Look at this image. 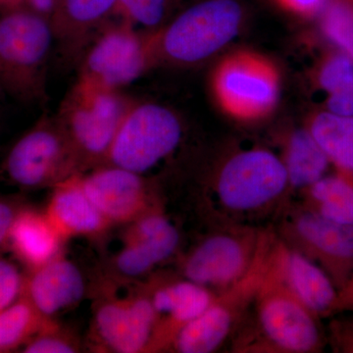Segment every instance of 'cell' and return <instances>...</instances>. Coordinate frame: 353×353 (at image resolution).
I'll return each mask as SVG.
<instances>
[{"mask_svg": "<svg viewBox=\"0 0 353 353\" xmlns=\"http://www.w3.org/2000/svg\"><path fill=\"white\" fill-rule=\"evenodd\" d=\"M4 168L16 185L39 188L57 185L82 167L55 116H43L16 141Z\"/></svg>", "mask_w": 353, "mask_h": 353, "instance_id": "30bf717a", "label": "cell"}, {"mask_svg": "<svg viewBox=\"0 0 353 353\" xmlns=\"http://www.w3.org/2000/svg\"><path fill=\"white\" fill-rule=\"evenodd\" d=\"M79 178L88 199L109 223L127 222L143 214L148 192L141 174L103 165Z\"/></svg>", "mask_w": 353, "mask_h": 353, "instance_id": "7c38bea8", "label": "cell"}, {"mask_svg": "<svg viewBox=\"0 0 353 353\" xmlns=\"http://www.w3.org/2000/svg\"><path fill=\"white\" fill-rule=\"evenodd\" d=\"M157 320L152 299L139 296L129 303L102 304L95 315V326L113 352L137 353L152 345Z\"/></svg>", "mask_w": 353, "mask_h": 353, "instance_id": "5bb4252c", "label": "cell"}, {"mask_svg": "<svg viewBox=\"0 0 353 353\" xmlns=\"http://www.w3.org/2000/svg\"><path fill=\"white\" fill-rule=\"evenodd\" d=\"M79 176L80 173L55 185L46 210V217L62 239L101 233L109 224L83 192Z\"/></svg>", "mask_w": 353, "mask_h": 353, "instance_id": "d6986e66", "label": "cell"}, {"mask_svg": "<svg viewBox=\"0 0 353 353\" xmlns=\"http://www.w3.org/2000/svg\"><path fill=\"white\" fill-rule=\"evenodd\" d=\"M180 243L178 230L161 213H143L137 218L127 243L150 269L176 252Z\"/></svg>", "mask_w": 353, "mask_h": 353, "instance_id": "7402d4cb", "label": "cell"}, {"mask_svg": "<svg viewBox=\"0 0 353 353\" xmlns=\"http://www.w3.org/2000/svg\"><path fill=\"white\" fill-rule=\"evenodd\" d=\"M58 0H23V6L50 18Z\"/></svg>", "mask_w": 353, "mask_h": 353, "instance_id": "836d02e7", "label": "cell"}, {"mask_svg": "<svg viewBox=\"0 0 353 353\" xmlns=\"http://www.w3.org/2000/svg\"><path fill=\"white\" fill-rule=\"evenodd\" d=\"M8 241L16 255L37 269L58 257L62 236L46 214L24 210L16 215Z\"/></svg>", "mask_w": 353, "mask_h": 353, "instance_id": "ffe728a7", "label": "cell"}, {"mask_svg": "<svg viewBox=\"0 0 353 353\" xmlns=\"http://www.w3.org/2000/svg\"><path fill=\"white\" fill-rule=\"evenodd\" d=\"M16 215L17 212L11 204L0 201V246L8 240L9 232Z\"/></svg>", "mask_w": 353, "mask_h": 353, "instance_id": "d6a6232c", "label": "cell"}, {"mask_svg": "<svg viewBox=\"0 0 353 353\" xmlns=\"http://www.w3.org/2000/svg\"><path fill=\"white\" fill-rule=\"evenodd\" d=\"M275 234L267 232L245 275L215 294L208 308L178 332L172 345L181 353H210L234 336L245 319L270 264Z\"/></svg>", "mask_w": 353, "mask_h": 353, "instance_id": "52a82bcc", "label": "cell"}, {"mask_svg": "<svg viewBox=\"0 0 353 353\" xmlns=\"http://www.w3.org/2000/svg\"><path fill=\"white\" fill-rule=\"evenodd\" d=\"M54 46L50 18L25 6L0 12V88L26 103L46 104Z\"/></svg>", "mask_w": 353, "mask_h": 353, "instance_id": "6da1fadb", "label": "cell"}, {"mask_svg": "<svg viewBox=\"0 0 353 353\" xmlns=\"http://www.w3.org/2000/svg\"><path fill=\"white\" fill-rule=\"evenodd\" d=\"M282 78L270 58L252 50L231 51L213 67L209 88L216 105L239 122L269 117L280 99Z\"/></svg>", "mask_w": 353, "mask_h": 353, "instance_id": "5b68a950", "label": "cell"}, {"mask_svg": "<svg viewBox=\"0 0 353 353\" xmlns=\"http://www.w3.org/2000/svg\"><path fill=\"white\" fill-rule=\"evenodd\" d=\"M85 280L81 271L69 260L57 257L34 269L25 283V299L41 317H50L82 301Z\"/></svg>", "mask_w": 353, "mask_h": 353, "instance_id": "ac0fdd59", "label": "cell"}, {"mask_svg": "<svg viewBox=\"0 0 353 353\" xmlns=\"http://www.w3.org/2000/svg\"><path fill=\"white\" fill-rule=\"evenodd\" d=\"M289 189L282 159L263 148L230 155L217 171L214 183L220 205L243 215L270 208Z\"/></svg>", "mask_w": 353, "mask_h": 353, "instance_id": "9c48e42d", "label": "cell"}, {"mask_svg": "<svg viewBox=\"0 0 353 353\" xmlns=\"http://www.w3.org/2000/svg\"><path fill=\"white\" fill-rule=\"evenodd\" d=\"M118 3L119 0H58L50 20L60 55L67 61H80Z\"/></svg>", "mask_w": 353, "mask_h": 353, "instance_id": "9a60e30c", "label": "cell"}, {"mask_svg": "<svg viewBox=\"0 0 353 353\" xmlns=\"http://www.w3.org/2000/svg\"><path fill=\"white\" fill-rule=\"evenodd\" d=\"M329 160L353 173V117L338 114H316L306 127Z\"/></svg>", "mask_w": 353, "mask_h": 353, "instance_id": "603a6c76", "label": "cell"}, {"mask_svg": "<svg viewBox=\"0 0 353 353\" xmlns=\"http://www.w3.org/2000/svg\"><path fill=\"white\" fill-rule=\"evenodd\" d=\"M136 99L123 90H109L77 80L55 118L81 167L102 166L125 116Z\"/></svg>", "mask_w": 353, "mask_h": 353, "instance_id": "277c9868", "label": "cell"}, {"mask_svg": "<svg viewBox=\"0 0 353 353\" xmlns=\"http://www.w3.org/2000/svg\"><path fill=\"white\" fill-rule=\"evenodd\" d=\"M273 259L281 277L294 296L317 316L332 310L338 301V292L321 267L284 241L276 239Z\"/></svg>", "mask_w": 353, "mask_h": 353, "instance_id": "2e32d148", "label": "cell"}, {"mask_svg": "<svg viewBox=\"0 0 353 353\" xmlns=\"http://www.w3.org/2000/svg\"><path fill=\"white\" fill-rule=\"evenodd\" d=\"M77 80L109 90H123L158 66L153 31L126 21L108 22L80 59Z\"/></svg>", "mask_w": 353, "mask_h": 353, "instance_id": "8992f818", "label": "cell"}, {"mask_svg": "<svg viewBox=\"0 0 353 353\" xmlns=\"http://www.w3.org/2000/svg\"><path fill=\"white\" fill-rule=\"evenodd\" d=\"M24 281L15 265L0 259V312L10 307L24 292Z\"/></svg>", "mask_w": 353, "mask_h": 353, "instance_id": "f1b7e54d", "label": "cell"}, {"mask_svg": "<svg viewBox=\"0 0 353 353\" xmlns=\"http://www.w3.org/2000/svg\"><path fill=\"white\" fill-rule=\"evenodd\" d=\"M266 233L243 226L211 234L188 255L183 276L211 290L227 289L252 267Z\"/></svg>", "mask_w": 353, "mask_h": 353, "instance_id": "8fae6325", "label": "cell"}, {"mask_svg": "<svg viewBox=\"0 0 353 353\" xmlns=\"http://www.w3.org/2000/svg\"><path fill=\"white\" fill-rule=\"evenodd\" d=\"M319 15L325 36L353 59V0H326Z\"/></svg>", "mask_w": 353, "mask_h": 353, "instance_id": "484cf974", "label": "cell"}, {"mask_svg": "<svg viewBox=\"0 0 353 353\" xmlns=\"http://www.w3.org/2000/svg\"><path fill=\"white\" fill-rule=\"evenodd\" d=\"M305 190L309 210L334 222L353 224V185L347 179L322 176Z\"/></svg>", "mask_w": 353, "mask_h": 353, "instance_id": "cb8c5ba5", "label": "cell"}, {"mask_svg": "<svg viewBox=\"0 0 353 353\" xmlns=\"http://www.w3.org/2000/svg\"><path fill=\"white\" fill-rule=\"evenodd\" d=\"M182 137V121L178 114L157 102L136 99L103 165L143 175L175 152Z\"/></svg>", "mask_w": 353, "mask_h": 353, "instance_id": "ba28073f", "label": "cell"}, {"mask_svg": "<svg viewBox=\"0 0 353 353\" xmlns=\"http://www.w3.org/2000/svg\"><path fill=\"white\" fill-rule=\"evenodd\" d=\"M24 352L72 353L76 352V347L60 336H53L52 334H41L27 343Z\"/></svg>", "mask_w": 353, "mask_h": 353, "instance_id": "f546056e", "label": "cell"}, {"mask_svg": "<svg viewBox=\"0 0 353 353\" xmlns=\"http://www.w3.org/2000/svg\"><path fill=\"white\" fill-rule=\"evenodd\" d=\"M179 0H119L114 16L141 30L153 31L168 20Z\"/></svg>", "mask_w": 353, "mask_h": 353, "instance_id": "4316f807", "label": "cell"}, {"mask_svg": "<svg viewBox=\"0 0 353 353\" xmlns=\"http://www.w3.org/2000/svg\"><path fill=\"white\" fill-rule=\"evenodd\" d=\"M327 108L330 112L353 117V78L347 85L330 94Z\"/></svg>", "mask_w": 353, "mask_h": 353, "instance_id": "1f68e13d", "label": "cell"}, {"mask_svg": "<svg viewBox=\"0 0 353 353\" xmlns=\"http://www.w3.org/2000/svg\"><path fill=\"white\" fill-rule=\"evenodd\" d=\"M287 172L290 188L307 189L324 176L329 158L307 128L287 134L281 157Z\"/></svg>", "mask_w": 353, "mask_h": 353, "instance_id": "44dd1931", "label": "cell"}, {"mask_svg": "<svg viewBox=\"0 0 353 353\" xmlns=\"http://www.w3.org/2000/svg\"><path fill=\"white\" fill-rule=\"evenodd\" d=\"M276 6L285 12L297 18L313 17L319 15L326 0H273Z\"/></svg>", "mask_w": 353, "mask_h": 353, "instance_id": "4dcf8cb0", "label": "cell"}, {"mask_svg": "<svg viewBox=\"0 0 353 353\" xmlns=\"http://www.w3.org/2000/svg\"><path fill=\"white\" fill-rule=\"evenodd\" d=\"M23 6V0H0V12Z\"/></svg>", "mask_w": 353, "mask_h": 353, "instance_id": "e575fe53", "label": "cell"}, {"mask_svg": "<svg viewBox=\"0 0 353 353\" xmlns=\"http://www.w3.org/2000/svg\"><path fill=\"white\" fill-rule=\"evenodd\" d=\"M214 297L212 290L188 279L157 288L150 296L158 317L152 345H172L178 332L201 315Z\"/></svg>", "mask_w": 353, "mask_h": 353, "instance_id": "e0dca14e", "label": "cell"}, {"mask_svg": "<svg viewBox=\"0 0 353 353\" xmlns=\"http://www.w3.org/2000/svg\"><path fill=\"white\" fill-rule=\"evenodd\" d=\"M38 311L27 299L0 312V352L12 350L37 333L41 326Z\"/></svg>", "mask_w": 353, "mask_h": 353, "instance_id": "d4e9b609", "label": "cell"}, {"mask_svg": "<svg viewBox=\"0 0 353 353\" xmlns=\"http://www.w3.org/2000/svg\"><path fill=\"white\" fill-rule=\"evenodd\" d=\"M273 250L268 270L250 310L252 326L245 329L248 334H240L243 341L234 348L239 352H315L321 347L316 316L285 284L274 262Z\"/></svg>", "mask_w": 353, "mask_h": 353, "instance_id": "7a4b0ae2", "label": "cell"}, {"mask_svg": "<svg viewBox=\"0 0 353 353\" xmlns=\"http://www.w3.org/2000/svg\"><path fill=\"white\" fill-rule=\"evenodd\" d=\"M284 236L285 245L312 261H353V224L334 222L305 208L285 220Z\"/></svg>", "mask_w": 353, "mask_h": 353, "instance_id": "4fadbf2b", "label": "cell"}, {"mask_svg": "<svg viewBox=\"0 0 353 353\" xmlns=\"http://www.w3.org/2000/svg\"><path fill=\"white\" fill-rule=\"evenodd\" d=\"M245 16V7L239 0L196 2L153 30L158 66L203 63L238 36Z\"/></svg>", "mask_w": 353, "mask_h": 353, "instance_id": "3957f363", "label": "cell"}, {"mask_svg": "<svg viewBox=\"0 0 353 353\" xmlns=\"http://www.w3.org/2000/svg\"><path fill=\"white\" fill-rule=\"evenodd\" d=\"M353 78V59L347 54L336 55L323 65L318 82L323 90L333 94Z\"/></svg>", "mask_w": 353, "mask_h": 353, "instance_id": "83f0119b", "label": "cell"}]
</instances>
